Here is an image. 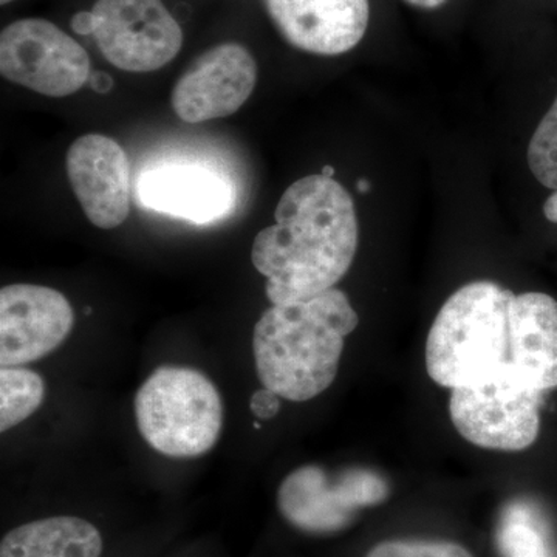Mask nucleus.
Wrapping results in <instances>:
<instances>
[{
	"instance_id": "f257e3e1",
	"label": "nucleus",
	"mask_w": 557,
	"mask_h": 557,
	"mask_svg": "<svg viewBox=\"0 0 557 557\" xmlns=\"http://www.w3.org/2000/svg\"><path fill=\"white\" fill-rule=\"evenodd\" d=\"M274 220L251 249L270 302H302L335 288L358 249V218L348 190L322 174L300 178L282 194Z\"/></svg>"
},
{
	"instance_id": "f03ea898",
	"label": "nucleus",
	"mask_w": 557,
	"mask_h": 557,
	"mask_svg": "<svg viewBox=\"0 0 557 557\" xmlns=\"http://www.w3.org/2000/svg\"><path fill=\"white\" fill-rule=\"evenodd\" d=\"M358 324L357 311L338 288L271 307L252 333L260 383L288 401L318 397L338 375L344 344Z\"/></svg>"
},
{
	"instance_id": "7ed1b4c3",
	"label": "nucleus",
	"mask_w": 557,
	"mask_h": 557,
	"mask_svg": "<svg viewBox=\"0 0 557 557\" xmlns=\"http://www.w3.org/2000/svg\"><path fill=\"white\" fill-rule=\"evenodd\" d=\"M515 296L491 281L471 282L449 296L429 330L426 370L432 381L453 391L486 383L507 369Z\"/></svg>"
},
{
	"instance_id": "20e7f679",
	"label": "nucleus",
	"mask_w": 557,
	"mask_h": 557,
	"mask_svg": "<svg viewBox=\"0 0 557 557\" xmlns=\"http://www.w3.org/2000/svg\"><path fill=\"white\" fill-rule=\"evenodd\" d=\"M135 417L150 448L168 457H197L218 443L222 398L199 370L163 366L138 388Z\"/></svg>"
},
{
	"instance_id": "39448f33",
	"label": "nucleus",
	"mask_w": 557,
	"mask_h": 557,
	"mask_svg": "<svg viewBox=\"0 0 557 557\" xmlns=\"http://www.w3.org/2000/svg\"><path fill=\"white\" fill-rule=\"evenodd\" d=\"M542 394L516 376L509 364L496 379L453 388L449 413L454 428L471 445L519 453L536 442Z\"/></svg>"
},
{
	"instance_id": "423d86ee",
	"label": "nucleus",
	"mask_w": 557,
	"mask_h": 557,
	"mask_svg": "<svg viewBox=\"0 0 557 557\" xmlns=\"http://www.w3.org/2000/svg\"><path fill=\"white\" fill-rule=\"evenodd\" d=\"M391 496L383 475L372 469L348 468L330 474L317 465L289 472L277 491V508L289 525L311 534L346 530L361 509Z\"/></svg>"
},
{
	"instance_id": "0eeeda50",
	"label": "nucleus",
	"mask_w": 557,
	"mask_h": 557,
	"mask_svg": "<svg viewBox=\"0 0 557 557\" xmlns=\"http://www.w3.org/2000/svg\"><path fill=\"white\" fill-rule=\"evenodd\" d=\"M0 73L36 94L64 98L83 89L90 79V57L53 22L33 17L3 28Z\"/></svg>"
},
{
	"instance_id": "6e6552de",
	"label": "nucleus",
	"mask_w": 557,
	"mask_h": 557,
	"mask_svg": "<svg viewBox=\"0 0 557 557\" xmlns=\"http://www.w3.org/2000/svg\"><path fill=\"white\" fill-rule=\"evenodd\" d=\"M91 11L98 49L116 69L156 72L182 50V27L161 0H97Z\"/></svg>"
},
{
	"instance_id": "1a4fd4ad",
	"label": "nucleus",
	"mask_w": 557,
	"mask_h": 557,
	"mask_svg": "<svg viewBox=\"0 0 557 557\" xmlns=\"http://www.w3.org/2000/svg\"><path fill=\"white\" fill-rule=\"evenodd\" d=\"M258 83V64L240 44L226 42L200 54L175 84L171 104L185 123L233 115Z\"/></svg>"
},
{
	"instance_id": "9d476101",
	"label": "nucleus",
	"mask_w": 557,
	"mask_h": 557,
	"mask_svg": "<svg viewBox=\"0 0 557 557\" xmlns=\"http://www.w3.org/2000/svg\"><path fill=\"white\" fill-rule=\"evenodd\" d=\"M75 313L62 293L13 284L0 292V364L20 368L47 357L72 332Z\"/></svg>"
},
{
	"instance_id": "9b49d317",
	"label": "nucleus",
	"mask_w": 557,
	"mask_h": 557,
	"mask_svg": "<svg viewBox=\"0 0 557 557\" xmlns=\"http://www.w3.org/2000/svg\"><path fill=\"white\" fill-rule=\"evenodd\" d=\"M65 170L87 219L101 230L123 225L131 212V164L115 139L87 134L72 143Z\"/></svg>"
},
{
	"instance_id": "f8f14e48",
	"label": "nucleus",
	"mask_w": 557,
	"mask_h": 557,
	"mask_svg": "<svg viewBox=\"0 0 557 557\" xmlns=\"http://www.w3.org/2000/svg\"><path fill=\"white\" fill-rule=\"evenodd\" d=\"M263 5L289 46L321 57L355 49L369 27V0H263Z\"/></svg>"
},
{
	"instance_id": "ddd939ff",
	"label": "nucleus",
	"mask_w": 557,
	"mask_h": 557,
	"mask_svg": "<svg viewBox=\"0 0 557 557\" xmlns=\"http://www.w3.org/2000/svg\"><path fill=\"white\" fill-rule=\"evenodd\" d=\"M138 197L143 207L193 223H211L230 214L234 205L233 185L208 168L170 164L146 171L139 177Z\"/></svg>"
},
{
	"instance_id": "4468645a",
	"label": "nucleus",
	"mask_w": 557,
	"mask_h": 557,
	"mask_svg": "<svg viewBox=\"0 0 557 557\" xmlns=\"http://www.w3.org/2000/svg\"><path fill=\"white\" fill-rule=\"evenodd\" d=\"M508 364L527 386L557 387V300L552 296L522 293L512 299Z\"/></svg>"
},
{
	"instance_id": "2eb2a0df",
	"label": "nucleus",
	"mask_w": 557,
	"mask_h": 557,
	"mask_svg": "<svg viewBox=\"0 0 557 557\" xmlns=\"http://www.w3.org/2000/svg\"><path fill=\"white\" fill-rule=\"evenodd\" d=\"M101 553L98 528L72 516L25 523L0 544V557H100Z\"/></svg>"
},
{
	"instance_id": "dca6fc26",
	"label": "nucleus",
	"mask_w": 557,
	"mask_h": 557,
	"mask_svg": "<svg viewBox=\"0 0 557 557\" xmlns=\"http://www.w3.org/2000/svg\"><path fill=\"white\" fill-rule=\"evenodd\" d=\"M46 384L38 373L28 369L0 370V431L17 426L42 405Z\"/></svg>"
},
{
	"instance_id": "f3484780",
	"label": "nucleus",
	"mask_w": 557,
	"mask_h": 557,
	"mask_svg": "<svg viewBox=\"0 0 557 557\" xmlns=\"http://www.w3.org/2000/svg\"><path fill=\"white\" fill-rule=\"evenodd\" d=\"M528 166L541 185L557 190V97L528 145Z\"/></svg>"
},
{
	"instance_id": "a211bd4d",
	"label": "nucleus",
	"mask_w": 557,
	"mask_h": 557,
	"mask_svg": "<svg viewBox=\"0 0 557 557\" xmlns=\"http://www.w3.org/2000/svg\"><path fill=\"white\" fill-rule=\"evenodd\" d=\"M497 544L504 557H548L544 537L528 520L512 512L497 534Z\"/></svg>"
},
{
	"instance_id": "6ab92c4d",
	"label": "nucleus",
	"mask_w": 557,
	"mask_h": 557,
	"mask_svg": "<svg viewBox=\"0 0 557 557\" xmlns=\"http://www.w3.org/2000/svg\"><path fill=\"white\" fill-rule=\"evenodd\" d=\"M366 557H474L467 548L449 541L394 539L380 542Z\"/></svg>"
},
{
	"instance_id": "aec40b11",
	"label": "nucleus",
	"mask_w": 557,
	"mask_h": 557,
	"mask_svg": "<svg viewBox=\"0 0 557 557\" xmlns=\"http://www.w3.org/2000/svg\"><path fill=\"white\" fill-rule=\"evenodd\" d=\"M249 406H251V412L255 413L259 420H271V418L276 417L278 410H281V397H278L276 392L271 391V388L262 387L260 391L255 392Z\"/></svg>"
},
{
	"instance_id": "412c9836",
	"label": "nucleus",
	"mask_w": 557,
	"mask_h": 557,
	"mask_svg": "<svg viewBox=\"0 0 557 557\" xmlns=\"http://www.w3.org/2000/svg\"><path fill=\"white\" fill-rule=\"evenodd\" d=\"M95 25H97V20H95L94 11H79L70 21V27L76 35L94 36Z\"/></svg>"
},
{
	"instance_id": "4be33fe9",
	"label": "nucleus",
	"mask_w": 557,
	"mask_h": 557,
	"mask_svg": "<svg viewBox=\"0 0 557 557\" xmlns=\"http://www.w3.org/2000/svg\"><path fill=\"white\" fill-rule=\"evenodd\" d=\"M89 81L91 90L97 91V94L106 95L113 89V79L112 76L108 75V73L94 72L91 73Z\"/></svg>"
},
{
	"instance_id": "5701e85b",
	"label": "nucleus",
	"mask_w": 557,
	"mask_h": 557,
	"mask_svg": "<svg viewBox=\"0 0 557 557\" xmlns=\"http://www.w3.org/2000/svg\"><path fill=\"white\" fill-rule=\"evenodd\" d=\"M544 214L549 222L557 223V190L548 197L544 205Z\"/></svg>"
},
{
	"instance_id": "b1692460",
	"label": "nucleus",
	"mask_w": 557,
	"mask_h": 557,
	"mask_svg": "<svg viewBox=\"0 0 557 557\" xmlns=\"http://www.w3.org/2000/svg\"><path fill=\"white\" fill-rule=\"evenodd\" d=\"M410 5L418 7V9L434 10L442 7L446 0H406Z\"/></svg>"
},
{
	"instance_id": "393cba45",
	"label": "nucleus",
	"mask_w": 557,
	"mask_h": 557,
	"mask_svg": "<svg viewBox=\"0 0 557 557\" xmlns=\"http://www.w3.org/2000/svg\"><path fill=\"white\" fill-rule=\"evenodd\" d=\"M357 188H358L359 193H361V194L369 193L370 183L368 182V180L361 178L358 182Z\"/></svg>"
},
{
	"instance_id": "a878e982",
	"label": "nucleus",
	"mask_w": 557,
	"mask_h": 557,
	"mask_svg": "<svg viewBox=\"0 0 557 557\" xmlns=\"http://www.w3.org/2000/svg\"><path fill=\"white\" fill-rule=\"evenodd\" d=\"M321 174L324 175V177L333 178L335 177V168L324 166L322 168Z\"/></svg>"
},
{
	"instance_id": "bb28decb",
	"label": "nucleus",
	"mask_w": 557,
	"mask_h": 557,
	"mask_svg": "<svg viewBox=\"0 0 557 557\" xmlns=\"http://www.w3.org/2000/svg\"><path fill=\"white\" fill-rule=\"evenodd\" d=\"M11 2H13V0H0V3H2V5H7V3Z\"/></svg>"
}]
</instances>
